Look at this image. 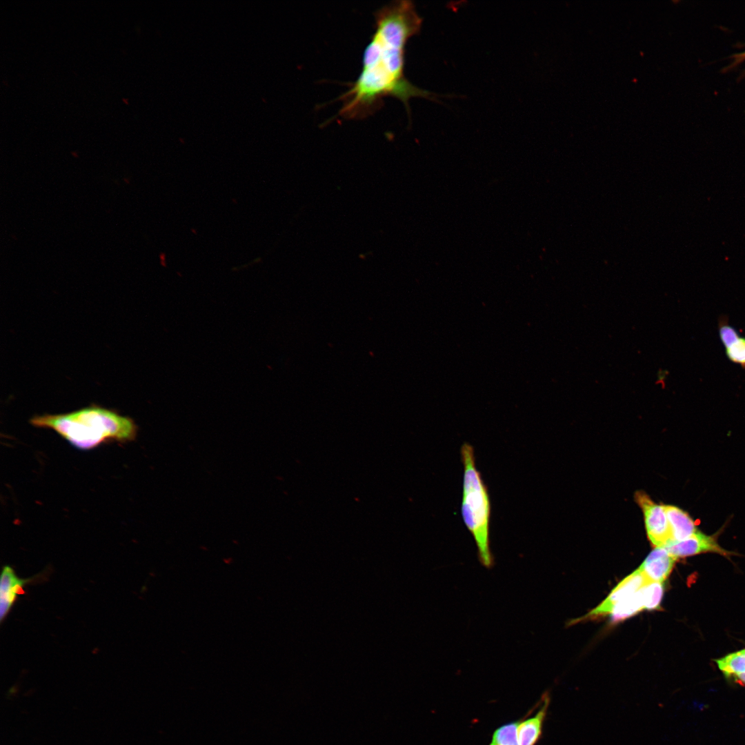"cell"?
<instances>
[{"instance_id": "1", "label": "cell", "mask_w": 745, "mask_h": 745, "mask_svg": "<svg viewBox=\"0 0 745 745\" xmlns=\"http://www.w3.org/2000/svg\"><path fill=\"white\" fill-rule=\"evenodd\" d=\"M375 18V32L364 52L360 74L341 96L339 115L346 119L372 115L387 97L400 100L408 110L412 97L431 96L404 76L406 43L419 32L422 23L413 3L406 0L393 1L378 10Z\"/></svg>"}, {"instance_id": "2", "label": "cell", "mask_w": 745, "mask_h": 745, "mask_svg": "<svg viewBox=\"0 0 745 745\" xmlns=\"http://www.w3.org/2000/svg\"><path fill=\"white\" fill-rule=\"evenodd\" d=\"M30 423L55 431L81 450L92 449L110 441H131L138 432L132 418L95 404L68 413L35 415Z\"/></svg>"}, {"instance_id": "3", "label": "cell", "mask_w": 745, "mask_h": 745, "mask_svg": "<svg viewBox=\"0 0 745 745\" xmlns=\"http://www.w3.org/2000/svg\"><path fill=\"white\" fill-rule=\"evenodd\" d=\"M460 454L464 466L461 515L474 538L480 563L490 568L494 557L490 548L491 506L488 489L476 467L473 447L464 443Z\"/></svg>"}, {"instance_id": "4", "label": "cell", "mask_w": 745, "mask_h": 745, "mask_svg": "<svg viewBox=\"0 0 745 745\" xmlns=\"http://www.w3.org/2000/svg\"><path fill=\"white\" fill-rule=\"evenodd\" d=\"M635 496L644 514L649 540L656 548H664L673 540L664 505L657 504L642 491L637 492Z\"/></svg>"}, {"instance_id": "5", "label": "cell", "mask_w": 745, "mask_h": 745, "mask_svg": "<svg viewBox=\"0 0 745 745\" xmlns=\"http://www.w3.org/2000/svg\"><path fill=\"white\" fill-rule=\"evenodd\" d=\"M664 548L676 559L703 553H715L726 557L733 554L721 547L716 536L706 535L698 530L688 538L672 541Z\"/></svg>"}, {"instance_id": "6", "label": "cell", "mask_w": 745, "mask_h": 745, "mask_svg": "<svg viewBox=\"0 0 745 745\" xmlns=\"http://www.w3.org/2000/svg\"><path fill=\"white\" fill-rule=\"evenodd\" d=\"M648 582L650 581L638 568L624 579L611 591L607 598L598 606L589 612L586 615V617L610 613L617 604L633 595Z\"/></svg>"}, {"instance_id": "7", "label": "cell", "mask_w": 745, "mask_h": 745, "mask_svg": "<svg viewBox=\"0 0 745 745\" xmlns=\"http://www.w3.org/2000/svg\"><path fill=\"white\" fill-rule=\"evenodd\" d=\"M32 579H21L9 566L3 568L0 580V620L2 622L10 612L23 587Z\"/></svg>"}, {"instance_id": "8", "label": "cell", "mask_w": 745, "mask_h": 745, "mask_svg": "<svg viewBox=\"0 0 745 745\" xmlns=\"http://www.w3.org/2000/svg\"><path fill=\"white\" fill-rule=\"evenodd\" d=\"M676 559L664 548L657 547L638 568L650 582H663L670 573Z\"/></svg>"}, {"instance_id": "9", "label": "cell", "mask_w": 745, "mask_h": 745, "mask_svg": "<svg viewBox=\"0 0 745 745\" xmlns=\"http://www.w3.org/2000/svg\"><path fill=\"white\" fill-rule=\"evenodd\" d=\"M539 710L533 717L518 722L517 735L519 745H534L539 738L550 702L547 693L544 695Z\"/></svg>"}, {"instance_id": "10", "label": "cell", "mask_w": 745, "mask_h": 745, "mask_svg": "<svg viewBox=\"0 0 745 745\" xmlns=\"http://www.w3.org/2000/svg\"><path fill=\"white\" fill-rule=\"evenodd\" d=\"M664 508L669 523L672 541L687 539L697 530L695 522L686 512L673 505H664Z\"/></svg>"}, {"instance_id": "11", "label": "cell", "mask_w": 745, "mask_h": 745, "mask_svg": "<svg viewBox=\"0 0 745 745\" xmlns=\"http://www.w3.org/2000/svg\"><path fill=\"white\" fill-rule=\"evenodd\" d=\"M644 609V594L642 588L630 597L617 604L610 614L615 621H619L630 617Z\"/></svg>"}, {"instance_id": "12", "label": "cell", "mask_w": 745, "mask_h": 745, "mask_svg": "<svg viewBox=\"0 0 745 745\" xmlns=\"http://www.w3.org/2000/svg\"><path fill=\"white\" fill-rule=\"evenodd\" d=\"M715 661L719 669L727 677L745 673V648Z\"/></svg>"}, {"instance_id": "13", "label": "cell", "mask_w": 745, "mask_h": 745, "mask_svg": "<svg viewBox=\"0 0 745 745\" xmlns=\"http://www.w3.org/2000/svg\"><path fill=\"white\" fill-rule=\"evenodd\" d=\"M644 609L653 610L659 607L664 592L662 582H650L642 587Z\"/></svg>"}, {"instance_id": "14", "label": "cell", "mask_w": 745, "mask_h": 745, "mask_svg": "<svg viewBox=\"0 0 745 745\" xmlns=\"http://www.w3.org/2000/svg\"><path fill=\"white\" fill-rule=\"evenodd\" d=\"M518 722L501 726L495 731L490 745H519L517 727Z\"/></svg>"}, {"instance_id": "15", "label": "cell", "mask_w": 745, "mask_h": 745, "mask_svg": "<svg viewBox=\"0 0 745 745\" xmlns=\"http://www.w3.org/2000/svg\"><path fill=\"white\" fill-rule=\"evenodd\" d=\"M725 349L728 359L745 370V337H739Z\"/></svg>"}, {"instance_id": "16", "label": "cell", "mask_w": 745, "mask_h": 745, "mask_svg": "<svg viewBox=\"0 0 745 745\" xmlns=\"http://www.w3.org/2000/svg\"><path fill=\"white\" fill-rule=\"evenodd\" d=\"M718 330L720 340L725 348L740 337L737 331L729 325L728 318L725 316H722L719 319Z\"/></svg>"}, {"instance_id": "17", "label": "cell", "mask_w": 745, "mask_h": 745, "mask_svg": "<svg viewBox=\"0 0 745 745\" xmlns=\"http://www.w3.org/2000/svg\"><path fill=\"white\" fill-rule=\"evenodd\" d=\"M731 66H737L745 61V50L736 53L731 57Z\"/></svg>"}, {"instance_id": "18", "label": "cell", "mask_w": 745, "mask_h": 745, "mask_svg": "<svg viewBox=\"0 0 745 745\" xmlns=\"http://www.w3.org/2000/svg\"><path fill=\"white\" fill-rule=\"evenodd\" d=\"M730 678H733L737 684L745 685V673L732 675Z\"/></svg>"}]
</instances>
